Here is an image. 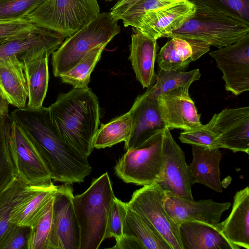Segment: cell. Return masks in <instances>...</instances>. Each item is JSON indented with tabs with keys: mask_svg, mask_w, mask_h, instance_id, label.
Segmentation results:
<instances>
[{
	"mask_svg": "<svg viewBox=\"0 0 249 249\" xmlns=\"http://www.w3.org/2000/svg\"><path fill=\"white\" fill-rule=\"evenodd\" d=\"M9 116L33 141L53 181L81 183L91 172L88 158L65 142L53 127L48 107L17 108Z\"/></svg>",
	"mask_w": 249,
	"mask_h": 249,
	"instance_id": "cell-1",
	"label": "cell"
},
{
	"mask_svg": "<svg viewBox=\"0 0 249 249\" xmlns=\"http://www.w3.org/2000/svg\"><path fill=\"white\" fill-rule=\"evenodd\" d=\"M48 108L51 122L60 138L88 158L93 150L100 122L98 99L91 89L73 88L60 93Z\"/></svg>",
	"mask_w": 249,
	"mask_h": 249,
	"instance_id": "cell-2",
	"label": "cell"
},
{
	"mask_svg": "<svg viewBox=\"0 0 249 249\" xmlns=\"http://www.w3.org/2000/svg\"><path fill=\"white\" fill-rule=\"evenodd\" d=\"M113 193L107 172L95 179L84 193L73 196L80 230L79 249H98L105 239Z\"/></svg>",
	"mask_w": 249,
	"mask_h": 249,
	"instance_id": "cell-3",
	"label": "cell"
},
{
	"mask_svg": "<svg viewBox=\"0 0 249 249\" xmlns=\"http://www.w3.org/2000/svg\"><path fill=\"white\" fill-rule=\"evenodd\" d=\"M118 21L110 12H103L71 36L66 38L52 53L54 76L59 77L93 49L106 47L121 31Z\"/></svg>",
	"mask_w": 249,
	"mask_h": 249,
	"instance_id": "cell-4",
	"label": "cell"
},
{
	"mask_svg": "<svg viewBox=\"0 0 249 249\" xmlns=\"http://www.w3.org/2000/svg\"><path fill=\"white\" fill-rule=\"evenodd\" d=\"M249 33V22L224 12L196 7L194 15L167 37L200 39L219 49Z\"/></svg>",
	"mask_w": 249,
	"mask_h": 249,
	"instance_id": "cell-5",
	"label": "cell"
},
{
	"mask_svg": "<svg viewBox=\"0 0 249 249\" xmlns=\"http://www.w3.org/2000/svg\"><path fill=\"white\" fill-rule=\"evenodd\" d=\"M97 0H47L24 18L70 37L96 18Z\"/></svg>",
	"mask_w": 249,
	"mask_h": 249,
	"instance_id": "cell-6",
	"label": "cell"
},
{
	"mask_svg": "<svg viewBox=\"0 0 249 249\" xmlns=\"http://www.w3.org/2000/svg\"><path fill=\"white\" fill-rule=\"evenodd\" d=\"M163 131L140 147L126 150L115 166L117 176L126 183L137 185L159 182L163 164Z\"/></svg>",
	"mask_w": 249,
	"mask_h": 249,
	"instance_id": "cell-7",
	"label": "cell"
},
{
	"mask_svg": "<svg viewBox=\"0 0 249 249\" xmlns=\"http://www.w3.org/2000/svg\"><path fill=\"white\" fill-rule=\"evenodd\" d=\"M9 145L17 178L27 185L53 182L51 173L33 141L10 116Z\"/></svg>",
	"mask_w": 249,
	"mask_h": 249,
	"instance_id": "cell-8",
	"label": "cell"
},
{
	"mask_svg": "<svg viewBox=\"0 0 249 249\" xmlns=\"http://www.w3.org/2000/svg\"><path fill=\"white\" fill-rule=\"evenodd\" d=\"M166 197V192L155 183L136 190L126 204L149 223L172 249H183L179 226L173 221L164 207Z\"/></svg>",
	"mask_w": 249,
	"mask_h": 249,
	"instance_id": "cell-9",
	"label": "cell"
},
{
	"mask_svg": "<svg viewBox=\"0 0 249 249\" xmlns=\"http://www.w3.org/2000/svg\"><path fill=\"white\" fill-rule=\"evenodd\" d=\"M157 183L166 192L185 199L194 200L192 186L195 183L185 154L167 127L163 131L161 176Z\"/></svg>",
	"mask_w": 249,
	"mask_h": 249,
	"instance_id": "cell-10",
	"label": "cell"
},
{
	"mask_svg": "<svg viewBox=\"0 0 249 249\" xmlns=\"http://www.w3.org/2000/svg\"><path fill=\"white\" fill-rule=\"evenodd\" d=\"M209 54L222 72L226 90L235 95L249 90V34Z\"/></svg>",
	"mask_w": 249,
	"mask_h": 249,
	"instance_id": "cell-11",
	"label": "cell"
},
{
	"mask_svg": "<svg viewBox=\"0 0 249 249\" xmlns=\"http://www.w3.org/2000/svg\"><path fill=\"white\" fill-rule=\"evenodd\" d=\"M72 188L69 184L57 186L53 205L50 249H79L80 230L75 213Z\"/></svg>",
	"mask_w": 249,
	"mask_h": 249,
	"instance_id": "cell-12",
	"label": "cell"
},
{
	"mask_svg": "<svg viewBox=\"0 0 249 249\" xmlns=\"http://www.w3.org/2000/svg\"><path fill=\"white\" fill-rule=\"evenodd\" d=\"M218 136L216 148L249 153V107L225 108L208 123Z\"/></svg>",
	"mask_w": 249,
	"mask_h": 249,
	"instance_id": "cell-13",
	"label": "cell"
},
{
	"mask_svg": "<svg viewBox=\"0 0 249 249\" xmlns=\"http://www.w3.org/2000/svg\"><path fill=\"white\" fill-rule=\"evenodd\" d=\"M196 10V6L189 0H179L145 13L135 28L156 40L167 37L191 18Z\"/></svg>",
	"mask_w": 249,
	"mask_h": 249,
	"instance_id": "cell-14",
	"label": "cell"
},
{
	"mask_svg": "<svg viewBox=\"0 0 249 249\" xmlns=\"http://www.w3.org/2000/svg\"><path fill=\"white\" fill-rule=\"evenodd\" d=\"M188 87L179 88L164 93L157 100L166 127L184 131L201 125L200 115L189 94Z\"/></svg>",
	"mask_w": 249,
	"mask_h": 249,
	"instance_id": "cell-15",
	"label": "cell"
},
{
	"mask_svg": "<svg viewBox=\"0 0 249 249\" xmlns=\"http://www.w3.org/2000/svg\"><path fill=\"white\" fill-rule=\"evenodd\" d=\"M129 111L132 119V128L130 137L124 142L126 151L140 147L166 127L157 100L145 92L136 98Z\"/></svg>",
	"mask_w": 249,
	"mask_h": 249,
	"instance_id": "cell-16",
	"label": "cell"
},
{
	"mask_svg": "<svg viewBox=\"0 0 249 249\" xmlns=\"http://www.w3.org/2000/svg\"><path fill=\"white\" fill-rule=\"evenodd\" d=\"M230 202L219 203L212 199L190 200L166 192L164 207L173 221L178 226L185 221H198L214 225L229 209Z\"/></svg>",
	"mask_w": 249,
	"mask_h": 249,
	"instance_id": "cell-17",
	"label": "cell"
},
{
	"mask_svg": "<svg viewBox=\"0 0 249 249\" xmlns=\"http://www.w3.org/2000/svg\"><path fill=\"white\" fill-rule=\"evenodd\" d=\"M54 51L49 49H34L22 55L20 60L23 65L28 98L26 106L39 108L48 90L49 79L48 58Z\"/></svg>",
	"mask_w": 249,
	"mask_h": 249,
	"instance_id": "cell-18",
	"label": "cell"
},
{
	"mask_svg": "<svg viewBox=\"0 0 249 249\" xmlns=\"http://www.w3.org/2000/svg\"><path fill=\"white\" fill-rule=\"evenodd\" d=\"M210 47L200 39L172 37L160 49L156 60L160 69L184 71L190 63L209 52Z\"/></svg>",
	"mask_w": 249,
	"mask_h": 249,
	"instance_id": "cell-19",
	"label": "cell"
},
{
	"mask_svg": "<svg viewBox=\"0 0 249 249\" xmlns=\"http://www.w3.org/2000/svg\"><path fill=\"white\" fill-rule=\"evenodd\" d=\"M66 37L59 33L43 27L35 26L30 31L17 36L0 40V60L17 56L37 49L55 51Z\"/></svg>",
	"mask_w": 249,
	"mask_h": 249,
	"instance_id": "cell-20",
	"label": "cell"
},
{
	"mask_svg": "<svg viewBox=\"0 0 249 249\" xmlns=\"http://www.w3.org/2000/svg\"><path fill=\"white\" fill-rule=\"evenodd\" d=\"M129 46L131 62L136 79L143 88L153 86L156 81L155 62L159 49L157 40L133 27Z\"/></svg>",
	"mask_w": 249,
	"mask_h": 249,
	"instance_id": "cell-21",
	"label": "cell"
},
{
	"mask_svg": "<svg viewBox=\"0 0 249 249\" xmlns=\"http://www.w3.org/2000/svg\"><path fill=\"white\" fill-rule=\"evenodd\" d=\"M218 231L238 249H249V187L237 192L229 216L217 223Z\"/></svg>",
	"mask_w": 249,
	"mask_h": 249,
	"instance_id": "cell-22",
	"label": "cell"
},
{
	"mask_svg": "<svg viewBox=\"0 0 249 249\" xmlns=\"http://www.w3.org/2000/svg\"><path fill=\"white\" fill-rule=\"evenodd\" d=\"M53 182L37 185L11 212L9 222L21 227L34 226L44 213L56 192Z\"/></svg>",
	"mask_w": 249,
	"mask_h": 249,
	"instance_id": "cell-23",
	"label": "cell"
},
{
	"mask_svg": "<svg viewBox=\"0 0 249 249\" xmlns=\"http://www.w3.org/2000/svg\"><path fill=\"white\" fill-rule=\"evenodd\" d=\"M216 224L194 221L181 223L179 233L182 249H239L218 231Z\"/></svg>",
	"mask_w": 249,
	"mask_h": 249,
	"instance_id": "cell-24",
	"label": "cell"
},
{
	"mask_svg": "<svg viewBox=\"0 0 249 249\" xmlns=\"http://www.w3.org/2000/svg\"><path fill=\"white\" fill-rule=\"evenodd\" d=\"M0 94L17 108L26 106L28 91L23 65L17 56L0 60Z\"/></svg>",
	"mask_w": 249,
	"mask_h": 249,
	"instance_id": "cell-25",
	"label": "cell"
},
{
	"mask_svg": "<svg viewBox=\"0 0 249 249\" xmlns=\"http://www.w3.org/2000/svg\"><path fill=\"white\" fill-rule=\"evenodd\" d=\"M192 153L193 160L189 167L194 183L222 193L219 163L222 156L219 148L210 149L192 145Z\"/></svg>",
	"mask_w": 249,
	"mask_h": 249,
	"instance_id": "cell-26",
	"label": "cell"
},
{
	"mask_svg": "<svg viewBox=\"0 0 249 249\" xmlns=\"http://www.w3.org/2000/svg\"><path fill=\"white\" fill-rule=\"evenodd\" d=\"M123 234L137 239L145 249H172L149 223L127 206L123 221Z\"/></svg>",
	"mask_w": 249,
	"mask_h": 249,
	"instance_id": "cell-27",
	"label": "cell"
},
{
	"mask_svg": "<svg viewBox=\"0 0 249 249\" xmlns=\"http://www.w3.org/2000/svg\"><path fill=\"white\" fill-rule=\"evenodd\" d=\"M37 185H27L16 177L0 191V247L16 225L9 222L14 207Z\"/></svg>",
	"mask_w": 249,
	"mask_h": 249,
	"instance_id": "cell-28",
	"label": "cell"
},
{
	"mask_svg": "<svg viewBox=\"0 0 249 249\" xmlns=\"http://www.w3.org/2000/svg\"><path fill=\"white\" fill-rule=\"evenodd\" d=\"M132 128V119L129 110L101 125L94 139V148H105L122 142H125L130 136Z\"/></svg>",
	"mask_w": 249,
	"mask_h": 249,
	"instance_id": "cell-29",
	"label": "cell"
},
{
	"mask_svg": "<svg viewBox=\"0 0 249 249\" xmlns=\"http://www.w3.org/2000/svg\"><path fill=\"white\" fill-rule=\"evenodd\" d=\"M199 69L189 71H165L160 69L156 74L155 84L148 88L145 93L157 100L161 94L183 87L189 88L193 82L199 79Z\"/></svg>",
	"mask_w": 249,
	"mask_h": 249,
	"instance_id": "cell-30",
	"label": "cell"
},
{
	"mask_svg": "<svg viewBox=\"0 0 249 249\" xmlns=\"http://www.w3.org/2000/svg\"><path fill=\"white\" fill-rule=\"evenodd\" d=\"M105 48L98 46L89 51L77 64L60 75L61 81L72 85L73 88H88L90 75Z\"/></svg>",
	"mask_w": 249,
	"mask_h": 249,
	"instance_id": "cell-31",
	"label": "cell"
},
{
	"mask_svg": "<svg viewBox=\"0 0 249 249\" xmlns=\"http://www.w3.org/2000/svg\"><path fill=\"white\" fill-rule=\"evenodd\" d=\"M54 196L37 223L30 227L27 249H50Z\"/></svg>",
	"mask_w": 249,
	"mask_h": 249,
	"instance_id": "cell-32",
	"label": "cell"
},
{
	"mask_svg": "<svg viewBox=\"0 0 249 249\" xmlns=\"http://www.w3.org/2000/svg\"><path fill=\"white\" fill-rule=\"evenodd\" d=\"M9 115L0 125V191L16 177L9 145Z\"/></svg>",
	"mask_w": 249,
	"mask_h": 249,
	"instance_id": "cell-33",
	"label": "cell"
},
{
	"mask_svg": "<svg viewBox=\"0 0 249 249\" xmlns=\"http://www.w3.org/2000/svg\"><path fill=\"white\" fill-rule=\"evenodd\" d=\"M196 7L220 11L249 22V0H188Z\"/></svg>",
	"mask_w": 249,
	"mask_h": 249,
	"instance_id": "cell-34",
	"label": "cell"
},
{
	"mask_svg": "<svg viewBox=\"0 0 249 249\" xmlns=\"http://www.w3.org/2000/svg\"><path fill=\"white\" fill-rule=\"evenodd\" d=\"M47 0H0V21L24 18Z\"/></svg>",
	"mask_w": 249,
	"mask_h": 249,
	"instance_id": "cell-35",
	"label": "cell"
},
{
	"mask_svg": "<svg viewBox=\"0 0 249 249\" xmlns=\"http://www.w3.org/2000/svg\"><path fill=\"white\" fill-rule=\"evenodd\" d=\"M218 136L208 124L180 133L179 140L183 143L212 149L216 148Z\"/></svg>",
	"mask_w": 249,
	"mask_h": 249,
	"instance_id": "cell-36",
	"label": "cell"
},
{
	"mask_svg": "<svg viewBox=\"0 0 249 249\" xmlns=\"http://www.w3.org/2000/svg\"><path fill=\"white\" fill-rule=\"evenodd\" d=\"M179 0H141L129 9L121 17L124 27L136 28L143 15L150 11Z\"/></svg>",
	"mask_w": 249,
	"mask_h": 249,
	"instance_id": "cell-37",
	"label": "cell"
},
{
	"mask_svg": "<svg viewBox=\"0 0 249 249\" xmlns=\"http://www.w3.org/2000/svg\"><path fill=\"white\" fill-rule=\"evenodd\" d=\"M127 210L126 203L124 202L115 196L109 213L105 239L110 237L117 239L123 234V224Z\"/></svg>",
	"mask_w": 249,
	"mask_h": 249,
	"instance_id": "cell-38",
	"label": "cell"
},
{
	"mask_svg": "<svg viewBox=\"0 0 249 249\" xmlns=\"http://www.w3.org/2000/svg\"><path fill=\"white\" fill-rule=\"evenodd\" d=\"M35 26L25 18L0 21V40L17 36L31 31Z\"/></svg>",
	"mask_w": 249,
	"mask_h": 249,
	"instance_id": "cell-39",
	"label": "cell"
},
{
	"mask_svg": "<svg viewBox=\"0 0 249 249\" xmlns=\"http://www.w3.org/2000/svg\"><path fill=\"white\" fill-rule=\"evenodd\" d=\"M30 227L16 225L2 243L0 249H27Z\"/></svg>",
	"mask_w": 249,
	"mask_h": 249,
	"instance_id": "cell-40",
	"label": "cell"
},
{
	"mask_svg": "<svg viewBox=\"0 0 249 249\" xmlns=\"http://www.w3.org/2000/svg\"><path fill=\"white\" fill-rule=\"evenodd\" d=\"M116 239V244L110 249H145L141 242L134 237L123 235Z\"/></svg>",
	"mask_w": 249,
	"mask_h": 249,
	"instance_id": "cell-41",
	"label": "cell"
},
{
	"mask_svg": "<svg viewBox=\"0 0 249 249\" xmlns=\"http://www.w3.org/2000/svg\"><path fill=\"white\" fill-rule=\"evenodd\" d=\"M141 0H119L110 9V14L116 19H120L121 16L129 9Z\"/></svg>",
	"mask_w": 249,
	"mask_h": 249,
	"instance_id": "cell-42",
	"label": "cell"
},
{
	"mask_svg": "<svg viewBox=\"0 0 249 249\" xmlns=\"http://www.w3.org/2000/svg\"><path fill=\"white\" fill-rule=\"evenodd\" d=\"M9 103L0 94V125L9 116Z\"/></svg>",
	"mask_w": 249,
	"mask_h": 249,
	"instance_id": "cell-43",
	"label": "cell"
},
{
	"mask_svg": "<svg viewBox=\"0 0 249 249\" xmlns=\"http://www.w3.org/2000/svg\"><path fill=\"white\" fill-rule=\"evenodd\" d=\"M109 0V1H110V0Z\"/></svg>",
	"mask_w": 249,
	"mask_h": 249,
	"instance_id": "cell-44",
	"label": "cell"
}]
</instances>
